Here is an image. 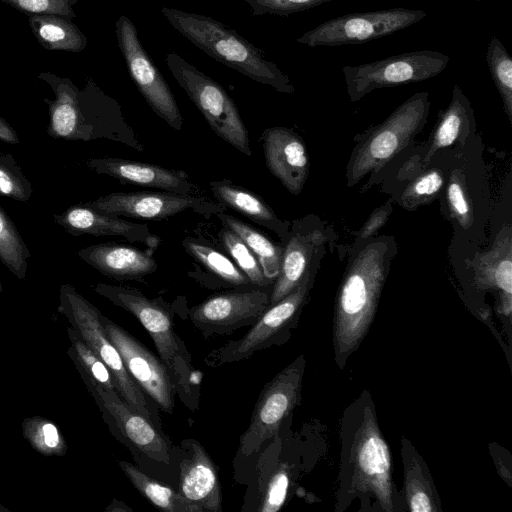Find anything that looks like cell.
Returning a JSON list of instances; mask_svg holds the SVG:
<instances>
[{
	"label": "cell",
	"instance_id": "cell-1",
	"mask_svg": "<svg viewBox=\"0 0 512 512\" xmlns=\"http://www.w3.org/2000/svg\"><path fill=\"white\" fill-rule=\"evenodd\" d=\"M339 439L335 511L345 512L358 502L361 512H405L403 493L393 479L390 449L369 390L364 389L344 409Z\"/></svg>",
	"mask_w": 512,
	"mask_h": 512
},
{
	"label": "cell",
	"instance_id": "cell-2",
	"mask_svg": "<svg viewBox=\"0 0 512 512\" xmlns=\"http://www.w3.org/2000/svg\"><path fill=\"white\" fill-rule=\"evenodd\" d=\"M38 78L52 89L47 133L56 139L92 141L107 139L139 152L144 145L127 122L120 104L88 77L82 89L70 78L41 72Z\"/></svg>",
	"mask_w": 512,
	"mask_h": 512
},
{
	"label": "cell",
	"instance_id": "cell-3",
	"mask_svg": "<svg viewBox=\"0 0 512 512\" xmlns=\"http://www.w3.org/2000/svg\"><path fill=\"white\" fill-rule=\"evenodd\" d=\"M390 247L380 239L364 246L346 270L334 305V361L343 370L375 318L389 270Z\"/></svg>",
	"mask_w": 512,
	"mask_h": 512
},
{
	"label": "cell",
	"instance_id": "cell-4",
	"mask_svg": "<svg viewBox=\"0 0 512 512\" xmlns=\"http://www.w3.org/2000/svg\"><path fill=\"white\" fill-rule=\"evenodd\" d=\"M169 24L216 61L281 93H293L289 77L264 52L218 20L176 8L162 7Z\"/></svg>",
	"mask_w": 512,
	"mask_h": 512
},
{
	"label": "cell",
	"instance_id": "cell-5",
	"mask_svg": "<svg viewBox=\"0 0 512 512\" xmlns=\"http://www.w3.org/2000/svg\"><path fill=\"white\" fill-rule=\"evenodd\" d=\"M94 291L114 305L130 312L152 338L160 359L167 367L176 393L189 397L193 371L191 357L174 330L172 313L156 299H149L134 287L98 283Z\"/></svg>",
	"mask_w": 512,
	"mask_h": 512
},
{
	"label": "cell",
	"instance_id": "cell-6",
	"mask_svg": "<svg viewBox=\"0 0 512 512\" xmlns=\"http://www.w3.org/2000/svg\"><path fill=\"white\" fill-rule=\"evenodd\" d=\"M165 63L213 132L244 155L251 156L248 130L227 91L177 53L167 54Z\"/></svg>",
	"mask_w": 512,
	"mask_h": 512
},
{
	"label": "cell",
	"instance_id": "cell-7",
	"mask_svg": "<svg viewBox=\"0 0 512 512\" xmlns=\"http://www.w3.org/2000/svg\"><path fill=\"white\" fill-rule=\"evenodd\" d=\"M58 309L82 340L107 365L115 379L119 396L133 410L152 420L151 409L143 391L129 375L119 351L103 328L101 312L69 284L60 286Z\"/></svg>",
	"mask_w": 512,
	"mask_h": 512
},
{
	"label": "cell",
	"instance_id": "cell-8",
	"mask_svg": "<svg viewBox=\"0 0 512 512\" xmlns=\"http://www.w3.org/2000/svg\"><path fill=\"white\" fill-rule=\"evenodd\" d=\"M312 283L313 273L311 272L292 292L270 305L241 338L228 341L223 346L212 350L204 358L205 364L216 368L227 363L245 360L258 351L287 342L299 322Z\"/></svg>",
	"mask_w": 512,
	"mask_h": 512
},
{
	"label": "cell",
	"instance_id": "cell-9",
	"mask_svg": "<svg viewBox=\"0 0 512 512\" xmlns=\"http://www.w3.org/2000/svg\"><path fill=\"white\" fill-rule=\"evenodd\" d=\"M427 92H418L402 103L356 148L347 169L348 186L383 167L423 127L430 108Z\"/></svg>",
	"mask_w": 512,
	"mask_h": 512
},
{
	"label": "cell",
	"instance_id": "cell-10",
	"mask_svg": "<svg viewBox=\"0 0 512 512\" xmlns=\"http://www.w3.org/2000/svg\"><path fill=\"white\" fill-rule=\"evenodd\" d=\"M305 366V355L301 354L263 387L249 426L240 437L239 451L244 457L258 452L266 441L276 436L300 403Z\"/></svg>",
	"mask_w": 512,
	"mask_h": 512
},
{
	"label": "cell",
	"instance_id": "cell-11",
	"mask_svg": "<svg viewBox=\"0 0 512 512\" xmlns=\"http://www.w3.org/2000/svg\"><path fill=\"white\" fill-rule=\"evenodd\" d=\"M448 55L432 50L406 52L370 63L342 68L347 91L357 101L371 91L428 80L448 65Z\"/></svg>",
	"mask_w": 512,
	"mask_h": 512
},
{
	"label": "cell",
	"instance_id": "cell-12",
	"mask_svg": "<svg viewBox=\"0 0 512 512\" xmlns=\"http://www.w3.org/2000/svg\"><path fill=\"white\" fill-rule=\"evenodd\" d=\"M427 16L404 7L341 15L325 21L296 39L309 47L361 44L410 27Z\"/></svg>",
	"mask_w": 512,
	"mask_h": 512
},
{
	"label": "cell",
	"instance_id": "cell-13",
	"mask_svg": "<svg viewBox=\"0 0 512 512\" xmlns=\"http://www.w3.org/2000/svg\"><path fill=\"white\" fill-rule=\"evenodd\" d=\"M119 49L129 75L153 112L181 131L183 118L169 85L143 47L134 23L121 15L115 23Z\"/></svg>",
	"mask_w": 512,
	"mask_h": 512
},
{
	"label": "cell",
	"instance_id": "cell-14",
	"mask_svg": "<svg viewBox=\"0 0 512 512\" xmlns=\"http://www.w3.org/2000/svg\"><path fill=\"white\" fill-rule=\"evenodd\" d=\"M108 214L161 221L185 210L202 215L225 212L226 207L206 196H192L168 191L114 192L85 203Z\"/></svg>",
	"mask_w": 512,
	"mask_h": 512
},
{
	"label": "cell",
	"instance_id": "cell-15",
	"mask_svg": "<svg viewBox=\"0 0 512 512\" xmlns=\"http://www.w3.org/2000/svg\"><path fill=\"white\" fill-rule=\"evenodd\" d=\"M100 321L108 338L119 351L131 378L163 412L172 414L176 391L169 371L160 357L102 313Z\"/></svg>",
	"mask_w": 512,
	"mask_h": 512
},
{
	"label": "cell",
	"instance_id": "cell-16",
	"mask_svg": "<svg viewBox=\"0 0 512 512\" xmlns=\"http://www.w3.org/2000/svg\"><path fill=\"white\" fill-rule=\"evenodd\" d=\"M88 390L105 415L115 423L134 447L153 461L169 464L170 449L152 420L133 410L118 394L95 383L85 372L72 350L67 351Z\"/></svg>",
	"mask_w": 512,
	"mask_h": 512
},
{
	"label": "cell",
	"instance_id": "cell-17",
	"mask_svg": "<svg viewBox=\"0 0 512 512\" xmlns=\"http://www.w3.org/2000/svg\"><path fill=\"white\" fill-rule=\"evenodd\" d=\"M270 293L256 289L212 295L189 310V318L205 339L252 325L269 307Z\"/></svg>",
	"mask_w": 512,
	"mask_h": 512
},
{
	"label": "cell",
	"instance_id": "cell-18",
	"mask_svg": "<svg viewBox=\"0 0 512 512\" xmlns=\"http://www.w3.org/2000/svg\"><path fill=\"white\" fill-rule=\"evenodd\" d=\"M85 164L95 173L110 176L125 184L192 196H200L202 193V189L183 170L116 157L89 158Z\"/></svg>",
	"mask_w": 512,
	"mask_h": 512
},
{
	"label": "cell",
	"instance_id": "cell-19",
	"mask_svg": "<svg viewBox=\"0 0 512 512\" xmlns=\"http://www.w3.org/2000/svg\"><path fill=\"white\" fill-rule=\"evenodd\" d=\"M474 280L480 289L497 295L496 312L511 338L512 314V237L509 225L503 227L492 248L476 258Z\"/></svg>",
	"mask_w": 512,
	"mask_h": 512
},
{
	"label": "cell",
	"instance_id": "cell-20",
	"mask_svg": "<svg viewBox=\"0 0 512 512\" xmlns=\"http://www.w3.org/2000/svg\"><path fill=\"white\" fill-rule=\"evenodd\" d=\"M263 152L266 166L292 194L302 191L309 171L306 146L299 135L285 127L263 131Z\"/></svg>",
	"mask_w": 512,
	"mask_h": 512
},
{
	"label": "cell",
	"instance_id": "cell-21",
	"mask_svg": "<svg viewBox=\"0 0 512 512\" xmlns=\"http://www.w3.org/2000/svg\"><path fill=\"white\" fill-rule=\"evenodd\" d=\"M182 446L186 455L181 462L177 491L202 512H221V483L215 463L198 441L186 439Z\"/></svg>",
	"mask_w": 512,
	"mask_h": 512
},
{
	"label": "cell",
	"instance_id": "cell-22",
	"mask_svg": "<svg viewBox=\"0 0 512 512\" xmlns=\"http://www.w3.org/2000/svg\"><path fill=\"white\" fill-rule=\"evenodd\" d=\"M54 222L73 236H118L129 242L145 243L156 248L158 237L147 224L134 223L118 215L108 214L86 204L73 205L54 215Z\"/></svg>",
	"mask_w": 512,
	"mask_h": 512
},
{
	"label": "cell",
	"instance_id": "cell-23",
	"mask_svg": "<svg viewBox=\"0 0 512 512\" xmlns=\"http://www.w3.org/2000/svg\"><path fill=\"white\" fill-rule=\"evenodd\" d=\"M280 273L273 283L269 306L292 292L312 272V260L322 243L318 230L306 229L303 221H296L283 241Z\"/></svg>",
	"mask_w": 512,
	"mask_h": 512
},
{
	"label": "cell",
	"instance_id": "cell-24",
	"mask_svg": "<svg viewBox=\"0 0 512 512\" xmlns=\"http://www.w3.org/2000/svg\"><path fill=\"white\" fill-rule=\"evenodd\" d=\"M77 255L103 275L116 280L141 279L158 267L150 252L123 244H94L80 249Z\"/></svg>",
	"mask_w": 512,
	"mask_h": 512
},
{
	"label": "cell",
	"instance_id": "cell-25",
	"mask_svg": "<svg viewBox=\"0 0 512 512\" xmlns=\"http://www.w3.org/2000/svg\"><path fill=\"white\" fill-rule=\"evenodd\" d=\"M400 442L406 511L442 512L441 499L425 460L408 438L402 436Z\"/></svg>",
	"mask_w": 512,
	"mask_h": 512
},
{
	"label": "cell",
	"instance_id": "cell-26",
	"mask_svg": "<svg viewBox=\"0 0 512 512\" xmlns=\"http://www.w3.org/2000/svg\"><path fill=\"white\" fill-rule=\"evenodd\" d=\"M209 186L214 198L226 208L273 231L282 241L287 238L289 222L280 219L261 196L227 179L210 181Z\"/></svg>",
	"mask_w": 512,
	"mask_h": 512
},
{
	"label": "cell",
	"instance_id": "cell-27",
	"mask_svg": "<svg viewBox=\"0 0 512 512\" xmlns=\"http://www.w3.org/2000/svg\"><path fill=\"white\" fill-rule=\"evenodd\" d=\"M28 24L33 36L45 50L78 53L87 47V37L69 17L34 14L29 15Z\"/></svg>",
	"mask_w": 512,
	"mask_h": 512
},
{
	"label": "cell",
	"instance_id": "cell-28",
	"mask_svg": "<svg viewBox=\"0 0 512 512\" xmlns=\"http://www.w3.org/2000/svg\"><path fill=\"white\" fill-rule=\"evenodd\" d=\"M224 227L234 231L256 256L264 276L273 284L280 273L283 247L262 232L225 212L215 214Z\"/></svg>",
	"mask_w": 512,
	"mask_h": 512
},
{
	"label": "cell",
	"instance_id": "cell-29",
	"mask_svg": "<svg viewBox=\"0 0 512 512\" xmlns=\"http://www.w3.org/2000/svg\"><path fill=\"white\" fill-rule=\"evenodd\" d=\"M119 466L134 487L157 508L167 512H202L178 491L149 477L133 464L122 460Z\"/></svg>",
	"mask_w": 512,
	"mask_h": 512
},
{
	"label": "cell",
	"instance_id": "cell-30",
	"mask_svg": "<svg viewBox=\"0 0 512 512\" xmlns=\"http://www.w3.org/2000/svg\"><path fill=\"white\" fill-rule=\"evenodd\" d=\"M471 114L472 109L468 99L459 86H454L451 102L440 116L432 144L423 159L424 164H428L438 149L450 146L460 137L464 128L469 126Z\"/></svg>",
	"mask_w": 512,
	"mask_h": 512
},
{
	"label": "cell",
	"instance_id": "cell-31",
	"mask_svg": "<svg viewBox=\"0 0 512 512\" xmlns=\"http://www.w3.org/2000/svg\"><path fill=\"white\" fill-rule=\"evenodd\" d=\"M182 245L189 255L227 284L232 286L251 284L232 259L209 245L205 240L188 236L183 239Z\"/></svg>",
	"mask_w": 512,
	"mask_h": 512
},
{
	"label": "cell",
	"instance_id": "cell-32",
	"mask_svg": "<svg viewBox=\"0 0 512 512\" xmlns=\"http://www.w3.org/2000/svg\"><path fill=\"white\" fill-rule=\"evenodd\" d=\"M31 253L17 227L0 205V261L18 279L26 277Z\"/></svg>",
	"mask_w": 512,
	"mask_h": 512
},
{
	"label": "cell",
	"instance_id": "cell-33",
	"mask_svg": "<svg viewBox=\"0 0 512 512\" xmlns=\"http://www.w3.org/2000/svg\"><path fill=\"white\" fill-rule=\"evenodd\" d=\"M486 62L503 107L512 122V58L501 41L493 36L488 44Z\"/></svg>",
	"mask_w": 512,
	"mask_h": 512
},
{
	"label": "cell",
	"instance_id": "cell-34",
	"mask_svg": "<svg viewBox=\"0 0 512 512\" xmlns=\"http://www.w3.org/2000/svg\"><path fill=\"white\" fill-rule=\"evenodd\" d=\"M218 236L226 252L251 284L260 288H266L271 284L264 276L254 253L234 231L223 226Z\"/></svg>",
	"mask_w": 512,
	"mask_h": 512
},
{
	"label": "cell",
	"instance_id": "cell-35",
	"mask_svg": "<svg viewBox=\"0 0 512 512\" xmlns=\"http://www.w3.org/2000/svg\"><path fill=\"white\" fill-rule=\"evenodd\" d=\"M23 436L31 446L45 456H62L67 451L65 438L57 426L41 417H30L22 423Z\"/></svg>",
	"mask_w": 512,
	"mask_h": 512
},
{
	"label": "cell",
	"instance_id": "cell-36",
	"mask_svg": "<svg viewBox=\"0 0 512 512\" xmlns=\"http://www.w3.org/2000/svg\"><path fill=\"white\" fill-rule=\"evenodd\" d=\"M67 334L71 342L70 349L88 376L106 390L117 391L115 379L107 365L82 340L73 327L67 328Z\"/></svg>",
	"mask_w": 512,
	"mask_h": 512
},
{
	"label": "cell",
	"instance_id": "cell-37",
	"mask_svg": "<svg viewBox=\"0 0 512 512\" xmlns=\"http://www.w3.org/2000/svg\"><path fill=\"white\" fill-rule=\"evenodd\" d=\"M33 193L31 182L11 154L0 153V194L27 202Z\"/></svg>",
	"mask_w": 512,
	"mask_h": 512
},
{
	"label": "cell",
	"instance_id": "cell-38",
	"mask_svg": "<svg viewBox=\"0 0 512 512\" xmlns=\"http://www.w3.org/2000/svg\"><path fill=\"white\" fill-rule=\"evenodd\" d=\"M292 481V469L287 463L277 464L264 482L258 508L261 512H276L285 504Z\"/></svg>",
	"mask_w": 512,
	"mask_h": 512
},
{
	"label": "cell",
	"instance_id": "cell-39",
	"mask_svg": "<svg viewBox=\"0 0 512 512\" xmlns=\"http://www.w3.org/2000/svg\"><path fill=\"white\" fill-rule=\"evenodd\" d=\"M444 184L442 172L433 169L415 179L403 192L401 205L405 208L415 207L431 201Z\"/></svg>",
	"mask_w": 512,
	"mask_h": 512
},
{
	"label": "cell",
	"instance_id": "cell-40",
	"mask_svg": "<svg viewBox=\"0 0 512 512\" xmlns=\"http://www.w3.org/2000/svg\"><path fill=\"white\" fill-rule=\"evenodd\" d=\"M251 7L252 16L264 14L288 17L332 0H242Z\"/></svg>",
	"mask_w": 512,
	"mask_h": 512
},
{
	"label": "cell",
	"instance_id": "cell-41",
	"mask_svg": "<svg viewBox=\"0 0 512 512\" xmlns=\"http://www.w3.org/2000/svg\"><path fill=\"white\" fill-rule=\"evenodd\" d=\"M12 8L29 15L56 14L75 18L74 5L78 0H1Z\"/></svg>",
	"mask_w": 512,
	"mask_h": 512
},
{
	"label": "cell",
	"instance_id": "cell-42",
	"mask_svg": "<svg viewBox=\"0 0 512 512\" xmlns=\"http://www.w3.org/2000/svg\"><path fill=\"white\" fill-rule=\"evenodd\" d=\"M447 200L451 212L463 228H468L473 220L470 201L464 181L459 173H452L447 188Z\"/></svg>",
	"mask_w": 512,
	"mask_h": 512
},
{
	"label": "cell",
	"instance_id": "cell-43",
	"mask_svg": "<svg viewBox=\"0 0 512 512\" xmlns=\"http://www.w3.org/2000/svg\"><path fill=\"white\" fill-rule=\"evenodd\" d=\"M490 454L494 461L497 473L508 484L512 486V461L510 454L498 444H491L489 448Z\"/></svg>",
	"mask_w": 512,
	"mask_h": 512
},
{
	"label": "cell",
	"instance_id": "cell-44",
	"mask_svg": "<svg viewBox=\"0 0 512 512\" xmlns=\"http://www.w3.org/2000/svg\"><path fill=\"white\" fill-rule=\"evenodd\" d=\"M391 212L389 205L383 206L377 210H375L368 221L364 224L361 229L360 237L366 238L368 236L373 235L377 230H379L387 221V218Z\"/></svg>",
	"mask_w": 512,
	"mask_h": 512
},
{
	"label": "cell",
	"instance_id": "cell-45",
	"mask_svg": "<svg viewBox=\"0 0 512 512\" xmlns=\"http://www.w3.org/2000/svg\"><path fill=\"white\" fill-rule=\"evenodd\" d=\"M0 141L9 144H18L19 137L12 126L0 116Z\"/></svg>",
	"mask_w": 512,
	"mask_h": 512
},
{
	"label": "cell",
	"instance_id": "cell-46",
	"mask_svg": "<svg viewBox=\"0 0 512 512\" xmlns=\"http://www.w3.org/2000/svg\"><path fill=\"white\" fill-rule=\"evenodd\" d=\"M117 501V507L115 505H112L110 504L108 507H107V511H131V509L129 507H127L125 505V503H122V502H119L118 500Z\"/></svg>",
	"mask_w": 512,
	"mask_h": 512
},
{
	"label": "cell",
	"instance_id": "cell-47",
	"mask_svg": "<svg viewBox=\"0 0 512 512\" xmlns=\"http://www.w3.org/2000/svg\"><path fill=\"white\" fill-rule=\"evenodd\" d=\"M3 290V287H2V284H1V281H0V292H2Z\"/></svg>",
	"mask_w": 512,
	"mask_h": 512
},
{
	"label": "cell",
	"instance_id": "cell-48",
	"mask_svg": "<svg viewBox=\"0 0 512 512\" xmlns=\"http://www.w3.org/2000/svg\"><path fill=\"white\" fill-rule=\"evenodd\" d=\"M476 1H480V0H476Z\"/></svg>",
	"mask_w": 512,
	"mask_h": 512
}]
</instances>
